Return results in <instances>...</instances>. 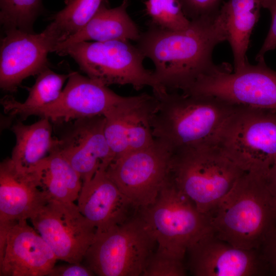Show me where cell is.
<instances>
[{
	"mask_svg": "<svg viewBox=\"0 0 276 276\" xmlns=\"http://www.w3.org/2000/svg\"><path fill=\"white\" fill-rule=\"evenodd\" d=\"M227 39L220 8L215 14L191 20L183 29H165L150 22L136 45L153 62L154 75L163 87L183 92L215 64L213 50Z\"/></svg>",
	"mask_w": 276,
	"mask_h": 276,
	"instance_id": "1",
	"label": "cell"
},
{
	"mask_svg": "<svg viewBox=\"0 0 276 276\" xmlns=\"http://www.w3.org/2000/svg\"><path fill=\"white\" fill-rule=\"evenodd\" d=\"M153 95L157 103L151 122L153 135L172 151L217 146L226 124L238 106L212 96L166 89Z\"/></svg>",
	"mask_w": 276,
	"mask_h": 276,
	"instance_id": "2",
	"label": "cell"
},
{
	"mask_svg": "<svg viewBox=\"0 0 276 276\" xmlns=\"http://www.w3.org/2000/svg\"><path fill=\"white\" fill-rule=\"evenodd\" d=\"M205 215L219 239L236 247L261 250L276 226V202L265 177L245 172Z\"/></svg>",
	"mask_w": 276,
	"mask_h": 276,
	"instance_id": "3",
	"label": "cell"
},
{
	"mask_svg": "<svg viewBox=\"0 0 276 276\" xmlns=\"http://www.w3.org/2000/svg\"><path fill=\"white\" fill-rule=\"evenodd\" d=\"M245 172L217 146L172 151L171 179L204 215L229 192Z\"/></svg>",
	"mask_w": 276,
	"mask_h": 276,
	"instance_id": "4",
	"label": "cell"
},
{
	"mask_svg": "<svg viewBox=\"0 0 276 276\" xmlns=\"http://www.w3.org/2000/svg\"><path fill=\"white\" fill-rule=\"evenodd\" d=\"M138 213L156 241V251L182 261L189 248L211 228L206 215L170 175L155 201Z\"/></svg>",
	"mask_w": 276,
	"mask_h": 276,
	"instance_id": "5",
	"label": "cell"
},
{
	"mask_svg": "<svg viewBox=\"0 0 276 276\" xmlns=\"http://www.w3.org/2000/svg\"><path fill=\"white\" fill-rule=\"evenodd\" d=\"M217 146L244 172L266 178L276 160V110L238 106Z\"/></svg>",
	"mask_w": 276,
	"mask_h": 276,
	"instance_id": "6",
	"label": "cell"
},
{
	"mask_svg": "<svg viewBox=\"0 0 276 276\" xmlns=\"http://www.w3.org/2000/svg\"><path fill=\"white\" fill-rule=\"evenodd\" d=\"M58 55L70 56L87 77L106 86L130 85L137 90L149 86L153 92L164 88L153 71L144 67L145 57L140 50L128 40L83 41Z\"/></svg>",
	"mask_w": 276,
	"mask_h": 276,
	"instance_id": "7",
	"label": "cell"
},
{
	"mask_svg": "<svg viewBox=\"0 0 276 276\" xmlns=\"http://www.w3.org/2000/svg\"><path fill=\"white\" fill-rule=\"evenodd\" d=\"M156 245L137 213L122 224L96 233L83 262L99 276L142 275Z\"/></svg>",
	"mask_w": 276,
	"mask_h": 276,
	"instance_id": "8",
	"label": "cell"
},
{
	"mask_svg": "<svg viewBox=\"0 0 276 276\" xmlns=\"http://www.w3.org/2000/svg\"><path fill=\"white\" fill-rule=\"evenodd\" d=\"M186 94L214 96L236 105L276 110V71L265 61L248 63L232 71L230 64H214Z\"/></svg>",
	"mask_w": 276,
	"mask_h": 276,
	"instance_id": "9",
	"label": "cell"
},
{
	"mask_svg": "<svg viewBox=\"0 0 276 276\" xmlns=\"http://www.w3.org/2000/svg\"><path fill=\"white\" fill-rule=\"evenodd\" d=\"M172 151L155 139L150 146L113 158L106 170L110 179L139 209L156 200L169 176Z\"/></svg>",
	"mask_w": 276,
	"mask_h": 276,
	"instance_id": "10",
	"label": "cell"
},
{
	"mask_svg": "<svg viewBox=\"0 0 276 276\" xmlns=\"http://www.w3.org/2000/svg\"><path fill=\"white\" fill-rule=\"evenodd\" d=\"M29 219L57 259L70 263L83 262L96 234L74 202L48 200Z\"/></svg>",
	"mask_w": 276,
	"mask_h": 276,
	"instance_id": "11",
	"label": "cell"
},
{
	"mask_svg": "<svg viewBox=\"0 0 276 276\" xmlns=\"http://www.w3.org/2000/svg\"><path fill=\"white\" fill-rule=\"evenodd\" d=\"M128 97L120 96L108 86L87 76L72 72L59 97L54 102L29 110L21 118L37 116L51 122L63 123L82 118L104 116Z\"/></svg>",
	"mask_w": 276,
	"mask_h": 276,
	"instance_id": "12",
	"label": "cell"
},
{
	"mask_svg": "<svg viewBox=\"0 0 276 276\" xmlns=\"http://www.w3.org/2000/svg\"><path fill=\"white\" fill-rule=\"evenodd\" d=\"M189 267L195 276H258L269 272L260 250L236 247L210 228L188 250Z\"/></svg>",
	"mask_w": 276,
	"mask_h": 276,
	"instance_id": "13",
	"label": "cell"
},
{
	"mask_svg": "<svg viewBox=\"0 0 276 276\" xmlns=\"http://www.w3.org/2000/svg\"><path fill=\"white\" fill-rule=\"evenodd\" d=\"M58 260L40 235L21 220L0 226V275H48Z\"/></svg>",
	"mask_w": 276,
	"mask_h": 276,
	"instance_id": "14",
	"label": "cell"
},
{
	"mask_svg": "<svg viewBox=\"0 0 276 276\" xmlns=\"http://www.w3.org/2000/svg\"><path fill=\"white\" fill-rule=\"evenodd\" d=\"M1 42L0 87L13 93L26 78L48 67V54L57 42L45 29L39 34L17 29L4 32Z\"/></svg>",
	"mask_w": 276,
	"mask_h": 276,
	"instance_id": "15",
	"label": "cell"
},
{
	"mask_svg": "<svg viewBox=\"0 0 276 276\" xmlns=\"http://www.w3.org/2000/svg\"><path fill=\"white\" fill-rule=\"evenodd\" d=\"M156 103L154 95L142 94L128 97L104 114L105 135L114 158L154 142L151 122Z\"/></svg>",
	"mask_w": 276,
	"mask_h": 276,
	"instance_id": "16",
	"label": "cell"
},
{
	"mask_svg": "<svg viewBox=\"0 0 276 276\" xmlns=\"http://www.w3.org/2000/svg\"><path fill=\"white\" fill-rule=\"evenodd\" d=\"M103 116L74 120L59 139L57 150L80 175L82 182L89 180L101 169H107L114 158L105 132Z\"/></svg>",
	"mask_w": 276,
	"mask_h": 276,
	"instance_id": "17",
	"label": "cell"
},
{
	"mask_svg": "<svg viewBox=\"0 0 276 276\" xmlns=\"http://www.w3.org/2000/svg\"><path fill=\"white\" fill-rule=\"evenodd\" d=\"M106 170L99 169L83 182L77 199L80 212L96 228V233L123 224L139 210L108 176Z\"/></svg>",
	"mask_w": 276,
	"mask_h": 276,
	"instance_id": "18",
	"label": "cell"
},
{
	"mask_svg": "<svg viewBox=\"0 0 276 276\" xmlns=\"http://www.w3.org/2000/svg\"><path fill=\"white\" fill-rule=\"evenodd\" d=\"M48 201L30 173L17 168L10 158L0 165V226L27 220Z\"/></svg>",
	"mask_w": 276,
	"mask_h": 276,
	"instance_id": "19",
	"label": "cell"
},
{
	"mask_svg": "<svg viewBox=\"0 0 276 276\" xmlns=\"http://www.w3.org/2000/svg\"><path fill=\"white\" fill-rule=\"evenodd\" d=\"M128 0L115 8H110L104 0L91 19L80 30L56 45L53 52L58 54L70 45L83 41L112 40L137 41L141 32L127 13Z\"/></svg>",
	"mask_w": 276,
	"mask_h": 276,
	"instance_id": "20",
	"label": "cell"
},
{
	"mask_svg": "<svg viewBox=\"0 0 276 276\" xmlns=\"http://www.w3.org/2000/svg\"><path fill=\"white\" fill-rule=\"evenodd\" d=\"M30 173L48 200L74 202L78 199L82 180L57 147Z\"/></svg>",
	"mask_w": 276,
	"mask_h": 276,
	"instance_id": "21",
	"label": "cell"
},
{
	"mask_svg": "<svg viewBox=\"0 0 276 276\" xmlns=\"http://www.w3.org/2000/svg\"><path fill=\"white\" fill-rule=\"evenodd\" d=\"M11 129L16 143L10 159L22 171L31 172L57 146L58 138L53 136L51 122L47 118L30 125L18 122Z\"/></svg>",
	"mask_w": 276,
	"mask_h": 276,
	"instance_id": "22",
	"label": "cell"
},
{
	"mask_svg": "<svg viewBox=\"0 0 276 276\" xmlns=\"http://www.w3.org/2000/svg\"><path fill=\"white\" fill-rule=\"evenodd\" d=\"M261 8V0H228L220 7L225 18L227 41L234 58V71L249 63L246 53Z\"/></svg>",
	"mask_w": 276,
	"mask_h": 276,
	"instance_id": "23",
	"label": "cell"
},
{
	"mask_svg": "<svg viewBox=\"0 0 276 276\" xmlns=\"http://www.w3.org/2000/svg\"><path fill=\"white\" fill-rule=\"evenodd\" d=\"M71 73L60 74L54 72L49 67L44 69L37 75L35 83L28 89V96L24 102L17 101L10 96H6L2 99L1 104L5 112L21 118L29 110L54 102L60 96L63 84L68 80Z\"/></svg>",
	"mask_w": 276,
	"mask_h": 276,
	"instance_id": "24",
	"label": "cell"
},
{
	"mask_svg": "<svg viewBox=\"0 0 276 276\" xmlns=\"http://www.w3.org/2000/svg\"><path fill=\"white\" fill-rule=\"evenodd\" d=\"M103 1L65 0V7L54 15L46 29L57 44L63 42L86 25Z\"/></svg>",
	"mask_w": 276,
	"mask_h": 276,
	"instance_id": "25",
	"label": "cell"
},
{
	"mask_svg": "<svg viewBox=\"0 0 276 276\" xmlns=\"http://www.w3.org/2000/svg\"><path fill=\"white\" fill-rule=\"evenodd\" d=\"M42 0H0V22L4 32L17 29L34 33Z\"/></svg>",
	"mask_w": 276,
	"mask_h": 276,
	"instance_id": "26",
	"label": "cell"
},
{
	"mask_svg": "<svg viewBox=\"0 0 276 276\" xmlns=\"http://www.w3.org/2000/svg\"><path fill=\"white\" fill-rule=\"evenodd\" d=\"M145 5L150 22L162 28L181 30L190 23L182 12L179 0H147Z\"/></svg>",
	"mask_w": 276,
	"mask_h": 276,
	"instance_id": "27",
	"label": "cell"
},
{
	"mask_svg": "<svg viewBox=\"0 0 276 276\" xmlns=\"http://www.w3.org/2000/svg\"><path fill=\"white\" fill-rule=\"evenodd\" d=\"M183 261L155 251L148 260L142 276H184Z\"/></svg>",
	"mask_w": 276,
	"mask_h": 276,
	"instance_id": "28",
	"label": "cell"
},
{
	"mask_svg": "<svg viewBox=\"0 0 276 276\" xmlns=\"http://www.w3.org/2000/svg\"><path fill=\"white\" fill-rule=\"evenodd\" d=\"M185 16L193 20L216 14L222 0H179Z\"/></svg>",
	"mask_w": 276,
	"mask_h": 276,
	"instance_id": "29",
	"label": "cell"
},
{
	"mask_svg": "<svg viewBox=\"0 0 276 276\" xmlns=\"http://www.w3.org/2000/svg\"><path fill=\"white\" fill-rule=\"evenodd\" d=\"M262 7L267 9L271 16V23L263 43L257 53L256 61H265L264 56L276 48V0H261Z\"/></svg>",
	"mask_w": 276,
	"mask_h": 276,
	"instance_id": "30",
	"label": "cell"
},
{
	"mask_svg": "<svg viewBox=\"0 0 276 276\" xmlns=\"http://www.w3.org/2000/svg\"><path fill=\"white\" fill-rule=\"evenodd\" d=\"M63 265H55L48 276H92L94 273L84 264L70 263Z\"/></svg>",
	"mask_w": 276,
	"mask_h": 276,
	"instance_id": "31",
	"label": "cell"
},
{
	"mask_svg": "<svg viewBox=\"0 0 276 276\" xmlns=\"http://www.w3.org/2000/svg\"><path fill=\"white\" fill-rule=\"evenodd\" d=\"M269 272L276 275V226L261 249Z\"/></svg>",
	"mask_w": 276,
	"mask_h": 276,
	"instance_id": "32",
	"label": "cell"
},
{
	"mask_svg": "<svg viewBox=\"0 0 276 276\" xmlns=\"http://www.w3.org/2000/svg\"><path fill=\"white\" fill-rule=\"evenodd\" d=\"M265 179L268 188L276 202V160L269 170Z\"/></svg>",
	"mask_w": 276,
	"mask_h": 276,
	"instance_id": "33",
	"label": "cell"
}]
</instances>
